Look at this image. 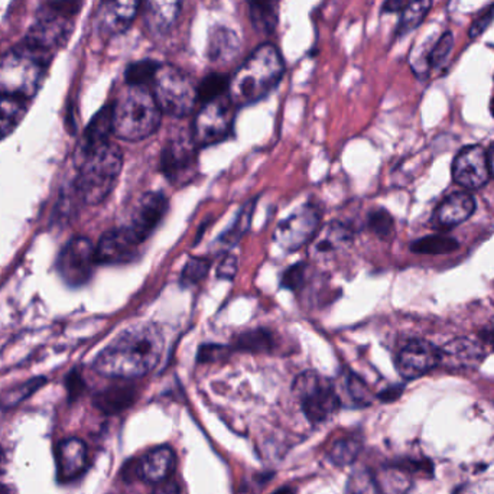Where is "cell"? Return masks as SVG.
Returning <instances> with one entry per match:
<instances>
[{"instance_id":"6da1fadb","label":"cell","mask_w":494,"mask_h":494,"mask_svg":"<svg viewBox=\"0 0 494 494\" xmlns=\"http://www.w3.org/2000/svg\"><path fill=\"white\" fill-rule=\"evenodd\" d=\"M163 351V337L153 324L127 329L110 342L94 361L102 376L132 380L142 378L156 368Z\"/></svg>"},{"instance_id":"7a4b0ae2","label":"cell","mask_w":494,"mask_h":494,"mask_svg":"<svg viewBox=\"0 0 494 494\" xmlns=\"http://www.w3.org/2000/svg\"><path fill=\"white\" fill-rule=\"evenodd\" d=\"M285 65L273 44H263L247 57L230 78V102L234 107L249 106L263 99L282 78Z\"/></svg>"},{"instance_id":"3957f363","label":"cell","mask_w":494,"mask_h":494,"mask_svg":"<svg viewBox=\"0 0 494 494\" xmlns=\"http://www.w3.org/2000/svg\"><path fill=\"white\" fill-rule=\"evenodd\" d=\"M51 53L24 43L0 58V94L16 99H31L38 93L45 77Z\"/></svg>"},{"instance_id":"277c9868","label":"cell","mask_w":494,"mask_h":494,"mask_svg":"<svg viewBox=\"0 0 494 494\" xmlns=\"http://www.w3.org/2000/svg\"><path fill=\"white\" fill-rule=\"evenodd\" d=\"M161 109L148 87L127 85L114 104V133L124 141L138 142L156 132Z\"/></svg>"},{"instance_id":"5b68a950","label":"cell","mask_w":494,"mask_h":494,"mask_svg":"<svg viewBox=\"0 0 494 494\" xmlns=\"http://www.w3.org/2000/svg\"><path fill=\"white\" fill-rule=\"evenodd\" d=\"M124 165L119 146L104 143L83 155L77 178V191L85 204H100L116 185Z\"/></svg>"},{"instance_id":"8992f818","label":"cell","mask_w":494,"mask_h":494,"mask_svg":"<svg viewBox=\"0 0 494 494\" xmlns=\"http://www.w3.org/2000/svg\"><path fill=\"white\" fill-rule=\"evenodd\" d=\"M159 109L173 117H184L198 102L197 87L184 71L170 64H161L153 83Z\"/></svg>"},{"instance_id":"52a82bcc","label":"cell","mask_w":494,"mask_h":494,"mask_svg":"<svg viewBox=\"0 0 494 494\" xmlns=\"http://www.w3.org/2000/svg\"><path fill=\"white\" fill-rule=\"evenodd\" d=\"M293 393L312 424H321L336 415L341 406L337 388L317 371H304L293 381Z\"/></svg>"},{"instance_id":"ba28073f","label":"cell","mask_w":494,"mask_h":494,"mask_svg":"<svg viewBox=\"0 0 494 494\" xmlns=\"http://www.w3.org/2000/svg\"><path fill=\"white\" fill-rule=\"evenodd\" d=\"M233 103L229 95L204 103L198 112L193 129V141L197 146H209L224 141L232 132L234 121Z\"/></svg>"},{"instance_id":"9c48e42d","label":"cell","mask_w":494,"mask_h":494,"mask_svg":"<svg viewBox=\"0 0 494 494\" xmlns=\"http://www.w3.org/2000/svg\"><path fill=\"white\" fill-rule=\"evenodd\" d=\"M97 263L94 244L87 237L78 236L71 239L61 251L57 269L68 285L82 286L89 282Z\"/></svg>"},{"instance_id":"30bf717a","label":"cell","mask_w":494,"mask_h":494,"mask_svg":"<svg viewBox=\"0 0 494 494\" xmlns=\"http://www.w3.org/2000/svg\"><path fill=\"white\" fill-rule=\"evenodd\" d=\"M320 222L321 216L314 205H302L279 222L273 239L283 251H298L315 239L320 232Z\"/></svg>"},{"instance_id":"8fae6325","label":"cell","mask_w":494,"mask_h":494,"mask_svg":"<svg viewBox=\"0 0 494 494\" xmlns=\"http://www.w3.org/2000/svg\"><path fill=\"white\" fill-rule=\"evenodd\" d=\"M73 25L67 14L58 9L44 12L29 29L25 43L38 46L46 53H53L70 38Z\"/></svg>"},{"instance_id":"7c38bea8","label":"cell","mask_w":494,"mask_h":494,"mask_svg":"<svg viewBox=\"0 0 494 494\" xmlns=\"http://www.w3.org/2000/svg\"><path fill=\"white\" fill-rule=\"evenodd\" d=\"M488 153L483 146L473 145L461 149L452 165V177L457 184L467 190H477L490 180Z\"/></svg>"},{"instance_id":"4fadbf2b","label":"cell","mask_w":494,"mask_h":494,"mask_svg":"<svg viewBox=\"0 0 494 494\" xmlns=\"http://www.w3.org/2000/svg\"><path fill=\"white\" fill-rule=\"evenodd\" d=\"M440 364V350L425 340L406 342L398 354L396 368L406 380L420 378Z\"/></svg>"},{"instance_id":"5bb4252c","label":"cell","mask_w":494,"mask_h":494,"mask_svg":"<svg viewBox=\"0 0 494 494\" xmlns=\"http://www.w3.org/2000/svg\"><path fill=\"white\" fill-rule=\"evenodd\" d=\"M142 242L127 227L114 229L103 234L95 246L97 262L103 265H124L133 261L139 253Z\"/></svg>"},{"instance_id":"9a60e30c","label":"cell","mask_w":494,"mask_h":494,"mask_svg":"<svg viewBox=\"0 0 494 494\" xmlns=\"http://www.w3.org/2000/svg\"><path fill=\"white\" fill-rule=\"evenodd\" d=\"M195 142L191 139H175L168 142L161 156V170L175 184L190 180L197 163Z\"/></svg>"},{"instance_id":"2e32d148","label":"cell","mask_w":494,"mask_h":494,"mask_svg":"<svg viewBox=\"0 0 494 494\" xmlns=\"http://www.w3.org/2000/svg\"><path fill=\"white\" fill-rule=\"evenodd\" d=\"M141 7L142 0H102L97 15L100 34L121 35L133 24Z\"/></svg>"},{"instance_id":"e0dca14e","label":"cell","mask_w":494,"mask_h":494,"mask_svg":"<svg viewBox=\"0 0 494 494\" xmlns=\"http://www.w3.org/2000/svg\"><path fill=\"white\" fill-rule=\"evenodd\" d=\"M58 480L61 483L75 480L89 466L87 445L78 438H67L55 450Z\"/></svg>"},{"instance_id":"ac0fdd59","label":"cell","mask_w":494,"mask_h":494,"mask_svg":"<svg viewBox=\"0 0 494 494\" xmlns=\"http://www.w3.org/2000/svg\"><path fill=\"white\" fill-rule=\"evenodd\" d=\"M166 210L168 200L165 195L161 193H148L139 203L129 229L143 243L153 233L159 222H163Z\"/></svg>"},{"instance_id":"d6986e66","label":"cell","mask_w":494,"mask_h":494,"mask_svg":"<svg viewBox=\"0 0 494 494\" xmlns=\"http://www.w3.org/2000/svg\"><path fill=\"white\" fill-rule=\"evenodd\" d=\"M484 356L483 342L457 339L440 350V364L449 370H471L483 361Z\"/></svg>"},{"instance_id":"ffe728a7","label":"cell","mask_w":494,"mask_h":494,"mask_svg":"<svg viewBox=\"0 0 494 494\" xmlns=\"http://www.w3.org/2000/svg\"><path fill=\"white\" fill-rule=\"evenodd\" d=\"M185 0H142L146 28L153 36H163L180 18Z\"/></svg>"},{"instance_id":"44dd1931","label":"cell","mask_w":494,"mask_h":494,"mask_svg":"<svg viewBox=\"0 0 494 494\" xmlns=\"http://www.w3.org/2000/svg\"><path fill=\"white\" fill-rule=\"evenodd\" d=\"M177 466V457L173 449L163 445L149 450L139 463L134 464V474L148 483L158 484L168 480Z\"/></svg>"},{"instance_id":"7402d4cb","label":"cell","mask_w":494,"mask_h":494,"mask_svg":"<svg viewBox=\"0 0 494 494\" xmlns=\"http://www.w3.org/2000/svg\"><path fill=\"white\" fill-rule=\"evenodd\" d=\"M476 209V202L469 193H456L445 198L435 212L438 224L442 227H454L466 222Z\"/></svg>"},{"instance_id":"603a6c76","label":"cell","mask_w":494,"mask_h":494,"mask_svg":"<svg viewBox=\"0 0 494 494\" xmlns=\"http://www.w3.org/2000/svg\"><path fill=\"white\" fill-rule=\"evenodd\" d=\"M241 51V39L226 26H216L210 34L207 54L212 63H229Z\"/></svg>"},{"instance_id":"cb8c5ba5","label":"cell","mask_w":494,"mask_h":494,"mask_svg":"<svg viewBox=\"0 0 494 494\" xmlns=\"http://www.w3.org/2000/svg\"><path fill=\"white\" fill-rule=\"evenodd\" d=\"M112 132H114V104H109V106L103 107L90 122L84 133V141H83V155L107 143Z\"/></svg>"},{"instance_id":"d4e9b609","label":"cell","mask_w":494,"mask_h":494,"mask_svg":"<svg viewBox=\"0 0 494 494\" xmlns=\"http://www.w3.org/2000/svg\"><path fill=\"white\" fill-rule=\"evenodd\" d=\"M281 0H249V16L254 31L269 35L275 31L279 21Z\"/></svg>"},{"instance_id":"484cf974","label":"cell","mask_w":494,"mask_h":494,"mask_svg":"<svg viewBox=\"0 0 494 494\" xmlns=\"http://www.w3.org/2000/svg\"><path fill=\"white\" fill-rule=\"evenodd\" d=\"M136 389L132 385H114L102 390L94 398V405L104 413H117L133 405L136 400Z\"/></svg>"},{"instance_id":"4316f807","label":"cell","mask_w":494,"mask_h":494,"mask_svg":"<svg viewBox=\"0 0 494 494\" xmlns=\"http://www.w3.org/2000/svg\"><path fill=\"white\" fill-rule=\"evenodd\" d=\"M315 252L318 254H331L341 251L353 239V230L342 222H331L330 226L318 232L315 236Z\"/></svg>"},{"instance_id":"83f0119b","label":"cell","mask_w":494,"mask_h":494,"mask_svg":"<svg viewBox=\"0 0 494 494\" xmlns=\"http://www.w3.org/2000/svg\"><path fill=\"white\" fill-rule=\"evenodd\" d=\"M25 103L12 95L0 94V139L11 134L24 121Z\"/></svg>"},{"instance_id":"f1b7e54d","label":"cell","mask_w":494,"mask_h":494,"mask_svg":"<svg viewBox=\"0 0 494 494\" xmlns=\"http://www.w3.org/2000/svg\"><path fill=\"white\" fill-rule=\"evenodd\" d=\"M275 344L272 332L266 329H254L243 331L234 339V349L249 353H262L272 350Z\"/></svg>"},{"instance_id":"f546056e","label":"cell","mask_w":494,"mask_h":494,"mask_svg":"<svg viewBox=\"0 0 494 494\" xmlns=\"http://www.w3.org/2000/svg\"><path fill=\"white\" fill-rule=\"evenodd\" d=\"M431 6L432 0H413L410 4L406 5L400 26H398V34L405 35L412 29L418 28L424 22L428 12L431 11Z\"/></svg>"},{"instance_id":"4dcf8cb0","label":"cell","mask_w":494,"mask_h":494,"mask_svg":"<svg viewBox=\"0 0 494 494\" xmlns=\"http://www.w3.org/2000/svg\"><path fill=\"white\" fill-rule=\"evenodd\" d=\"M361 450V441L359 438L344 437L337 440L330 449V459L336 466H349L354 463Z\"/></svg>"},{"instance_id":"1f68e13d","label":"cell","mask_w":494,"mask_h":494,"mask_svg":"<svg viewBox=\"0 0 494 494\" xmlns=\"http://www.w3.org/2000/svg\"><path fill=\"white\" fill-rule=\"evenodd\" d=\"M342 389H344L350 405L361 408V406L370 405L371 400H373L370 389L357 374L351 373V371L346 373V376L342 379Z\"/></svg>"},{"instance_id":"d6a6232c","label":"cell","mask_w":494,"mask_h":494,"mask_svg":"<svg viewBox=\"0 0 494 494\" xmlns=\"http://www.w3.org/2000/svg\"><path fill=\"white\" fill-rule=\"evenodd\" d=\"M230 78L227 75L214 73V74L207 75L203 80L202 84L198 85V102L204 103L212 102V100L220 99L222 95L229 93Z\"/></svg>"},{"instance_id":"836d02e7","label":"cell","mask_w":494,"mask_h":494,"mask_svg":"<svg viewBox=\"0 0 494 494\" xmlns=\"http://www.w3.org/2000/svg\"><path fill=\"white\" fill-rule=\"evenodd\" d=\"M161 64L155 63L153 60L138 61L127 67L126 83L127 85H141V87H148L153 84L155 78L156 71H158Z\"/></svg>"},{"instance_id":"e575fe53","label":"cell","mask_w":494,"mask_h":494,"mask_svg":"<svg viewBox=\"0 0 494 494\" xmlns=\"http://www.w3.org/2000/svg\"><path fill=\"white\" fill-rule=\"evenodd\" d=\"M254 203H249L244 205V209L237 214L236 222H233V226L227 230L226 233L220 237V247L233 246L234 243L241 241V237L246 233L251 226L252 216H253Z\"/></svg>"},{"instance_id":"d590c367","label":"cell","mask_w":494,"mask_h":494,"mask_svg":"<svg viewBox=\"0 0 494 494\" xmlns=\"http://www.w3.org/2000/svg\"><path fill=\"white\" fill-rule=\"evenodd\" d=\"M459 247L454 239L445 236H430L420 239L412 244V251L424 254H444L456 251Z\"/></svg>"},{"instance_id":"8d00e7d4","label":"cell","mask_w":494,"mask_h":494,"mask_svg":"<svg viewBox=\"0 0 494 494\" xmlns=\"http://www.w3.org/2000/svg\"><path fill=\"white\" fill-rule=\"evenodd\" d=\"M212 262L204 258H193L185 263L180 276L181 286L190 288L202 282L203 279L209 273Z\"/></svg>"},{"instance_id":"74e56055","label":"cell","mask_w":494,"mask_h":494,"mask_svg":"<svg viewBox=\"0 0 494 494\" xmlns=\"http://www.w3.org/2000/svg\"><path fill=\"white\" fill-rule=\"evenodd\" d=\"M369 229L373 232L376 236L389 237L393 232V219L386 210H376L371 212L368 220Z\"/></svg>"},{"instance_id":"f35d334b","label":"cell","mask_w":494,"mask_h":494,"mask_svg":"<svg viewBox=\"0 0 494 494\" xmlns=\"http://www.w3.org/2000/svg\"><path fill=\"white\" fill-rule=\"evenodd\" d=\"M305 278H307V265L305 263H295L283 272L281 285L285 290L298 291L301 286L304 285Z\"/></svg>"},{"instance_id":"ab89813d","label":"cell","mask_w":494,"mask_h":494,"mask_svg":"<svg viewBox=\"0 0 494 494\" xmlns=\"http://www.w3.org/2000/svg\"><path fill=\"white\" fill-rule=\"evenodd\" d=\"M44 381H45L44 379H32L25 385L19 386L18 389H14V390L7 393L2 402H4L5 406L18 405L19 402L25 400L28 396L35 392L36 389L41 388L44 385Z\"/></svg>"},{"instance_id":"60d3db41","label":"cell","mask_w":494,"mask_h":494,"mask_svg":"<svg viewBox=\"0 0 494 494\" xmlns=\"http://www.w3.org/2000/svg\"><path fill=\"white\" fill-rule=\"evenodd\" d=\"M232 353V349L220 344H204L198 349L197 361L200 363H216V361H226Z\"/></svg>"},{"instance_id":"b9f144b4","label":"cell","mask_w":494,"mask_h":494,"mask_svg":"<svg viewBox=\"0 0 494 494\" xmlns=\"http://www.w3.org/2000/svg\"><path fill=\"white\" fill-rule=\"evenodd\" d=\"M452 45H454V38H452L451 32H447L440 38L434 50L430 54V64L432 67H440L447 60L451 53Z\"/></svg>"},{"instance_id":"7bdbcfd3","label":"cell","mask_w":494,"mask_h":494,"mask_svg":"<svg viewBox=\"0 0 494 494\" xmlns=\"http://www.w3.org/2000/svg\"><path fill=\"white\" fill-rule=\"evenodd\" d=\"M351 494H380L379 484L369 473H361L353 477L350 481Z\"/></svg>"},{"instance_id":"ee69618b","label":"cell","mask_w":494,"mask_h":494,"mask_svg":"<svg viewBox=\"0 0 494 494\" xmlns=\"http://www.w3.org/2000/svg\"><path fill=\"white\" fill-rule=\"evenodd\" d=\"M494 18V6H491L490 9H486L483 14L480 15V18H477L473 22V26L469 29V36L471 38H476V36L480 35L481 32L484 29H488V26L490 25L491 21Z\"/></svg>"},{"instance_id":"f6af8a7d","label":"cell","mask_w":494,"mask_h":494,"mask_svg":"<svg viewBox=\"0 0 494 494\" xmlns=\"http://www.w3.org/2000/svg\"><path fill=\"white\" fill-rule=\"evenodd\" d=\"M237 272V259L234 256H226L220 263L219 278L222 279H233Z\"/></svg>"},{"instance_id":"bcb514c9","label":"cell","mask_w":494,"mask_h":494,"mask_svg":"<svg viewBox=\"0 0 494 494\" xmlns=\"http://www.w3.org/2000/svg\"><path fill=\"white\" fill-rule=\"evenodd\" d=\"M83 389H84V381H83L82 376L77 373H71L70 378H68V393H70L71 400L82 395Z\"/></svg>"},{"instance_id":"7dc6e473","label":"cell","mask_w":494,"mask_h":494,"mask_svg":"<svg viewBox=\"0 0 494 494\" xmlns=\"http://www.w3.org/2000/svg\"><path fill=\"white\" fill-rule=\"evenodd\" d=\"M153 494H181L180 486L173 480H163L155 484Z\"/></svg>"},{"instance_id":"c3c4849f","label":"cell","mask_w":494,"mask_h":494,"mask_svg":"<svg viewBox=\"0 0 494 494\" xmlns=\"http://www.w3.org/2000/svg\"><path fill=\"white\" fill-rule=\"evenodd\" d=\"M402 386H390V388L385 389L383 392L379 395V400L381 402H393V400H400V396L402 395Z\"/></svg>"},{"instance_id":"681fc988","label":"cell","mask_w":494,"mask_h":494,"mask_svg":"<svg viewBox=\"0 0 494 494\" xmlns=\"http://www.w3.org/2000/svg\"><path fill=\"white\" fill-rule=\"evenodd\" d=\"M406 5H408V0H388L385 6H383V12H386V14H393V12L403 11Z\"/></svg>"},{"instance_id":"f907efd6","label":"cell","mask_w":494,"mask_h":494,"mask_svg":"<svg viewBox=\"0 0 494 494\" xmlns=\"http://www.w3.org/2000/svg\"><path fill=\"white\" fill-rule=\"evenodd\" d=\"M481 342L489 344V346H491L494 349V324L489 325V327H486V329L481 331Z\"/></svg>"},{"instance_id":"816d5d0a","label":"cell","mask_w":494,"mask_h":494,"mask_svg":"<svg viewBox=\"0 0 494 494\" xmlns=\"http://www.w3.org/2000/svg\"><path fill=\"white\" fill-rule=\"evenodd\" d=\"M489 168H490V173L494 177V143L490 146L488 153Z\"/></svg>"},{"instance_id":"f5cc1de1","label":"cell","mask_w":494,"mask_h":494,"mask_svg":"<svg viewBox=\"0 0 494 494\" xmlns=\"http://www.w3.org/2000/svg\"><path fill=\"white\" fill-rule=\"evenodd\" d=\"M272 494H295V489L291 488V486H286V488L278 489V490L273 491Z\"/></svg>"},{"instance_id":"db71d44e","label":"cell","mask_w":494,"mask_h":494,"mask_svg":"<svg viewBox=\"0 0 494 494\" xmlns=\"http://www.w3.org/2000/svg\"><path fill=\"white\" fill-rule=\"evenodd\" d=\"M55 4L60 5V6L68 7L70 5L75 4L77 0H53Z\"/></svg>"},{"instance_id":"11a10c76","label":"cell","mask_w":494,"mask_h":494,"mask_svg":"<svg viewBox=\"0 0 494 494\" xmlns=\"http://www.w3.org/2000/svg\"><path fill=\"white\" fill-rule=\"evenodd\" d=\"M490 110H491V114H493V117H494V99L491 100Z\"/></svg>"}]
</instances>
